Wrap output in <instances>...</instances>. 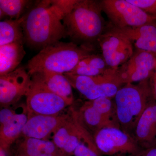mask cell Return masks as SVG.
Listing matches in <instances>:
<instances>
[{
    "mask_svg": "<svg viewBox=\"0 0 156 156\" xmlns=\"http://www.w3.org/2000/svg\"><path fill=\"white\" fill-rule=\"evenodd\" d=\"M64 16L51 1L39 2L24 15V41L33 48L42 49L67 36L62 22Z\"/></svg>",
    "mask_w": 156,
    "mask_h": 156,
    "instance_id": "1",
    "label": "cell"
},
{
    "mask_svg": "<svg viewBox=\"0 0 156 156\" xmlns=\"http://www.w3.org/2000/svg\"><path fill=\"white\" fill-rule=\"evenodd\" d=\"M89 46L73 42H55L43 48L28 61L27 69L30 76L43 72L69 73L82 59L93 54Z\"/></svg>",
    "mask_w": 156,
    "mask_h": 156,
    "instance_id": "2",
    "label": "cell"
},
{
    "mask_svg": "<svg viewBox=\"0 0 156 156\" xmlns=\"http://www.w3.org/2000/svg\"><path fill=\"white\" fill-rule=\"evenodd\" d=\"M114 98L120 128L132 136L136 124L146 108L155 101L150 78L136 85L125 84L119 89Z\"/></svg>",
    "mask_w": 156,
    "mask_h": 156,
    "instance_id": "3",
    "label": "cell"
},
{
    "mask_svg": "<svg viewBox=\"0 0 156 156\" xmlns=\"http://www.w3.org/2000/svg\"><path fill=\"white\" fill-rule=\"evenodd\" d=\"M100 1L78 0L62 20L67 36L86 43L98 42L106 31Z\"/></svg>",
    "mask_w": 156,
    "mask_h": 156,
    "instance_id": "4",
    "label": "cell"
},
{
    "mask_svg": "<svg viewBox=\"0 0 156 156\" xmlns=\"http://www.w3.org/2000/svg\"><path fill=\"white\" fill-rule=\"evenodd\" d=\"M73 88L78 90L87 100L101 97L114 98L123 84L118 69H109L105 73L95 76H84L64 74Z\"/></svg>",
    "mask_w": 156,
    "mask_h": 156,
    "instance_id": "5",
    "label": "cell"
},
{
    "mask_svg": "<svg viewBox=\"0 0 156 156\" xmlns=\"http://www.w3.org/2000/svg\"><path fill=\"white\" fill-rule=\"evenodd\" d=\"M26 97L27 108L32 114L56 115L61 114L69 106L48 89L38 73L31 76L30 86Z\"/></svg>",
    "mask_w": 156,
    "mask_h": 156,
    "instance_id": "6",
    "label": "cell"
},
{
    "mask_svg": "<svg viewBox=\"0 0 156 156\" xmlns=\"http://www.w3.org/2000/svg\"><path fill=\"white\" fill-rule=\"evenodd\" d=\"M102 154L110 156H138L144 151L134 137L121 128L108 127L93 135Z\"/></svg>",
    "mask_w": 156,
    "mask_h": 156,
    "instance_id": "7",
    "label": "cell"
},
{
    "mask_svg": "<svg viewBox=\"0 0 156 156\" xmlns=\"http://www.w3.org/2000/svg\"><path fill=\"white\" fill-rule=\"evenodd\" d=\"M101 5L111 23L118 28L134 27L156 23V17L149 15L128 0H102Z\"/></svg>",
    "mask_w": 156,
    "mask_h": 156,
    "instance_id": "8",
    "label": "cell"
},
{
    "mask_svg": "<svg viewBox=\"0 0 156 156\" xmlns=\"http://www.w3.org/2000/svg\"><path fill=\"white\" fill-rule=\"evenodd\" d=\"M102 56L109 67L117 69L130 59L134 51L126 37L108 28L98 41Z\"/></svg>",
    "mask_w": 156,
    "mask_h": 156,
    "instance_id": "9",
    "label": "cell"
},
{
    "mask_svg": "<svg viewBox=\"0 0 156 156\" xmlns=\"http://www.w3.org/2000/svg\"><path fill=\"white\" fill-rule=\"evenodd\" d=\"M156 67V53L136 50L126 63L118 69L123 85L149 79Z\"/></svg>",
    "mask_w": 156,
    "mask_h": 156,
    "instance_id": "10",
    "label": "cell"
},
{
    "mask_svg": "<svg viewBox=\"0 0 156 156\" xmlns=\"http://www.w3.org/2000/svg\"><path fill=\"white\" fill-rule=\"evenodd\" d=\"M31 76L20 67L14 71L0 76V103L3 107L14 105L27 94Z\"/></svg>",
    "mask_w": 156,
    "mask_h": 156,
    "instance_id": "11",
    "label": "cell"
},
{
    "mask_svg": "<svg viewBox=\"0 0 156 156\" xmlns=\"http://www.w3.org/2000/svg\"><path fill=\"white\" fill-rule=\"evenodd\" d=\"M83 125L77 118L73 108L69 114L57 129L52 140L64 156L73 155L80 142Z\"/></svg>",
    "mask_w": 156,
    "mask_h": 156,
    "instance_id": "12",
    "label": "cell"
},
{
    "mask_svg": "<svg viewBox=\"0 0 156 156\" xmlns=\"http://www.w3.org/2000/svg\"><path fill=\"white\" fill-rule=\"evenodd\" d=\"M69 114V112L68 114L62 113L56 115L29 113L27 122L23 129L20 136L23 138L49 140L50 137L52 138Z\"/></svg>",
    "mask_w": 156,
    "mask_h": 156,
    "instance_id": "13",
    "label": "cell"
},
{
    "mask_svg": "<svg viewBox=\"0 0 156 156\" xmlns=\"http://www.w3.org/2000/svg\"><path fill=\"white\" fill-rule=\"evenodd\" d=\"M132 136L145 151L156 146V102L151 103L140 117Z\"/></svg>",
    "mask_w": 156,
    "mask_h": 156,
    "instance_id": "14",
    "label": "cell"
},
{
    "mask_svg": "<svg viewBox=\"0 0 156 156\" xmlns=\"http://www.w3.org/2000/svg\"><path fill=\"white\" fill-rule=\"evenodd\" d=\"M108 28L126 37L136 50L156 53V23L126 28L110 25Z\"/></svg>",
    "mask_w": 156,
    "mask_h": 156,
    "instance_id": "15",
    "label": "cell"
},
{
    "mask_svg": "<svg viewBox=\"0 0 156 156\" xmlns=\"http://www.w3.org/2000/svg\"><path fill=\"white\" fill-rule=\"evenodd\" d=\"M29 115L26 104L20 105L15 114L0 126V147L9 150L11 145L20 136Z\"/></svg>",
    "mask_w": 156,
    "mask_h": 156,
    "instance_id": "16",
    "label": "cell"
},
{
    "mask_svg": "<svg viewBox=\"0 0 156 156\" xmlns=\"http://www.w3.org/2000/svg\"><path fill=\"white\" fill-rule=\"evenodd\" d=\"M73 109L80 122L93 136L98 131L106 127L119 128L101 114L89 100L85 101L79 109Z\"/></svg>",
    "mask_w": 156,
    "mask_h": 156,
    "instance_id": "17",
    "label": "cell"
},
{
    "mask_svg": "<svg viewBox=\"0 0 156 156\" xmlns=\"http://www.w3.org/2000/svg\"><path fill=\"white\" fill-rule=\"evenodd\" d=\"M16 155L27 156H64L50 140L23 138L17 145Z\"/></svg>",
    "mask_w": 156,
    "mask_h": 156,
    "instance_id": "18",
    "label": "cell"
},
{
    "mask_svg": "<svg viewBox=\"0 0 156 156\" xmlns=\"http://www.w3.org/2000/svg\"><path fill=\"white\" fill-rule=\"evenodd\" d=\"M37 73L40 74L45 86L50 91L62 98L69 106L73 103V87L64 74L52 72Z\"/></svg>",
    "mask_w": 156,
    "mask_h": 156,
    "instance_id": "19",
    "label": "cell"
},
{
    "mask_svg": "<svg viewBox=\"0 0 156 156\" xmlns=\"http://www.w3.org/2000/svg\"><path fill=\"white\" fill-rule=\"evenodd\" d=\"M25 54L23 42L0 46V76L17 69Z\"/></svg>",
    "mask_w": 156,
    "mask_h": 156,
    "instance_id": "20",
    "label": "cell"
},
{
    "mask_svg": "<svg viewBox=\"0 0 156 156\" xmlns=\"http://www.w3.org/2000/svg\"><path fill=\"white\" fill-rule=\"evenodd\" d=\"M110 69L102 55L92 54L81 60L70 72L73 75L95 76L100 75Z\"/></svg>",
    "mask_w": 156,
    "mask_h": 156,
    "instance_id": "21",
    "label": "cell"
},
{
    "mask_svg": "<svg viewBox=\"0 0 156 156\" xmlns=\"http://www.w3.org/2000/svg\"><path fill=\"white\" fill-rule=\"evenodd\" d=\"M24 15L17 19L6 20L0 22V46L24 41L22 23Z\"/></svg>",
    "mask_w": 156,
    "mask_h": 156,
    "instance_id": "22",
    "label": "cell"
},
{
    "mask_svg": "<svg viewBox=\"0 0 156 156\" xmlns=\"http://www.w3.org/2000/svg\"><path fill=\"white\" fill-rule=\"evenodd\" d=\"M102 154L96 145L94 137L83 126L80 142L74 152V156H101Z\"/></svg>",
    "mask_w": 156,
    "mask_h": 156,
    "instance_id": "23",
    "label": "cell"
},
{
    "mask_svg": "<svg viewBox=\"0 0 156 156\" xmlns=\"http://www.w3.org/2000/svg\"><path fill=\"white\" fill-rule=\"evenodd\" d=\"M30 2L26 0H1V19L6 16L11 19H19Z\"/></svg>",
    "mask_w": 156,
    "mask_h": 156,
    "instance_id": "24",
    "label": "cell"
},
{
    "mask_svg": "<svg viewBox=\"0 0 156 156\" xmlns=\"http://www.w3.org/2000/svg\"><path fill=\"white\" fill-rule=\"evenodd\" d=\"M112 98L101 97L93 100H89L98 111L107 119L112 122L119 128L117 121L114 101Z\"/></svg>",
    "mask_w": 156,
    "mask_h": 156,
    "instance_id": "25",
    "label": "cell"
},
{
    "mask_svg": "<svg viewBox=\"0 0 156 156\" xmlns=\"http://www.w3.org/2000/svg\"><path fill=\"white\" fill-rule=\"evenodd\" d=\"M146 13L156 17V0H128Z\"/></svg>",
    "mask_w": 156,
    "mask_h": 156,
    "instance_id": "26",
    "label": "cell"
},
{
    "mask_svg": "<svg viewBox=\"0 0 156 156\" xmlns=\"http://www.w3.org/2000/svg\"><path fill=\"white\" fill-rule=\"evenodd\" d=\"M77 1L78 0H53L51 1V2L63 14L65 17L71 11Z\"/></svg>",
    "mask_w": 156,
    "mask_h": 156,
    "instance_id": "27",
    "label": "cell"
},
{
    "mask_svg": "<svg viewBox=\"0 0 156 156\" xmlns=\"http://www.w3.org/2000/svg\"><path fill=\"white\" fill-rule=\"evenodd\" d=\"M150 82L154 98L156 102V67L150 78Z\"/></svg>",
    "mask_w": 156,
    "mask_h": 156,
    "instance_id": "28",
    "label": "cell"
},
{
    "mask_svg": "<svg viewBox=\"0 0 156 156\" xmlns=\"http://www.w3.org/2000/svg\"><path fill=\"white\" fill-rule=\"evenodd\" d=\"M138 156H156V146L144 151Z\"/></svg>",
    "mask_w": 156,
    "mask_h": 156,
    "instance_id": "29",
    "label": "cell"
},
{
    "mask_svg": "<svg viewBox=\"0 0 156 156\" xmlns=\"http://www.w3.org/2000/svg\"><path fill=\"white\" fill-rule=\"evenodd\" d=\"M0 156H9V150L0 147Z\"/></svg>",
    "mask_w": 156,
    "mask_h": 156,
    "instance_id": "30",
    "label": "cell"
},
{
    "mask_svg": "<svg viewBox=\"0 0 156 156\" xmlns=\"http://www.w3.org/2000/svg\"><path fill=\"white\" fill-rule=\"evenodd\" d=\"M24 156V155H15V156Z\"/></svg>",
    "mask_w": 156,
    "mask_h": 156,
    "instance_id": "31",
    "label": "cell"
}]
</instances>
